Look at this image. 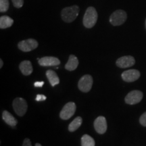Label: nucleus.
Instances as JSON below:
<instances>
[{
	"label": "nucleus",
	"instance_id": "0eeeda50",
	"mask_svg": "<svg viewBox=\"0 0 146 146\" xmlns=\"http://www.w3.org/2000/svg\"><path fill=\"white\" fill-rule=\"evenodd\" d=\"M76 109V105L74 102H68L61 110L60 113V118L62 120H68L74 115Z\"/></svg>",
	"mask_w": 146,
	"mask_h": 146
},
{
	"label": "nucleus",
	"instance_id": "f3484780",
	"mask_svg": "<svg viewBox=\"0 0 146 146\" xmlns=\"http://www.w3.org/2000/svg\"><path fill=\"white\" fill-rule=\"evenodd\" d=\"M14 20L8 16H3L0 17V28L4 29L9 28L13 25Z\"/></svg>",
	"mask_w": 146,
	"mask_h": 146
},
{
	"label": "nucleus",
	"instance_id": "a878e982",
	"mask_svg": "<svg viewBox=\"0 0 146 146\" xmlns=\"http://www.w3.org/2000/svg\"><path fill=\"white\" fill-rule=\"evenodd\" d=\"M3 60L1 59H0V68H2L3 66Z\"/></svg>",
	"mask_w": 146,
	"mask_h": 146
},
{
	"label": "nucleus",
	"instance_id": "aec40b11",
	"mask_svg": "<svg viewBox=\"0 0 146 146\" xmlns=\"http://www.w3.org/2000/svg\"><path fill=\"white\" fill-rule=\"evenodd\" d=\"M9 8L8 0H0V12H5Z\"/></svg>",
	"mask_w": 146,
	"mask_h": 146
},
{
	"label": "nucleus",
	"instance_id": "39448f33",
	"mask_svg": "<svg viewBox=\"0 0 146 146\" xmlns=\"http://www.w3.org/2000/svg\"><path fill=\"white\" fill-rule=\"evenodd\" d=\"M38 42L34 39H28L20 41L18 44L19 50L24 52H29L35 50L38 47Z\"/></svg>",
	"mask_w": 146,
	"mask_h": 146
},
{
	"label": "nucleus",
	"instance_id": "a211bd4d",
	"mask_svg": "<svg viewBox=\"0 0 146 146\" xmlns=\"http://www.w3.org/2000/svg\"><path fill=\"white\" fill-rule=\"evenodd\" d=\"M82 122H83V119L80 116L74 118L68 126V131L70 132H74V131L77 130L78 128L81 127Z\"/></svg>",
	"mask_w": 146,
	"mask_h": 146
},
{
	"label": "nucleus",
	"instance_id": "20e7f679",
	"mask_svg": "<svg viewBox=\"0 0 146 146\" xmlns=\"http://www.w3.org/2000/svg\"><path fill=\"white\" fill-rule=\"evenodd\" d=\"M12 106L16 114L20 116L25 115L28 108L27 101L22 98H16V99H14Z\"/></svg>",
	"mask_w": 146,
	"mask_h": 146
},
{
	"label": "nucleus",
	"instance_id": "9b49d317",
	"mask_svg": "<svg viewBox=\"0 0 146 146\" xmlns=\"http://www.w3.org/2000/svg\"><path fill=\"white\" fill-rule=\"evenodd\" d=\"M94 127L97 133L99 134H104L107 130L106 119L104 116H99L95 120Z\"/></svg>",
	"mask_w": 146,
	"mask_h": 146
},
{
	"label": "nucleus",
	"instance_id": "1a4fd4ad",
	"mask_svg": "<svg viewBox=\"0 0 146 146\" xmlns=\"http://www.w3.org/2000/svg\"><path fill=\"white\" fill-rule=\"evenodd\" d=\"M135 63V60L131 56H125L116 60V66L119 68H125L133 66Z\"/></svg>",
	"mask_w": 146,
	"mask_h": 146
},
{
	"label": "nucleus",
	"instance_id": "b1692460",
	"mask_svg": "<svg viewBox=\"0 0 146 146\" xmlns=\"http://www.w3.org/2000/svg\"><path fill=\"white\" fill-rule=\"evenodd\" d=\"M23 146H32L31 142V140L28 138H26L25 140H24Z\"/></svg>",
	"mask_w": 146,
	"mask_h": 146
},
{
	"label": "nucleus",
	"instance_id": "f03ea898",
	"mask_svg": "<svg viewBox=\"0 0 146 146\" xmlns=\"http://www.w3.org/2000/svg\"><path fill=\"white\" fill-rule=\"evenodd\" d=\"M79 10V7L76 5L64 8L61 12L62 19L66 23H72L77 18Z\"/></svg>",
	"mask_w": 146,
	"mask_h": 146
},
{
	"label": "nucleus",
	"instance_id": "bb28decb",
	"mask_svg": "<svg viewBox=\"0 0 146 146\" xmlns=\"http://www.w3.org/2000/svg\"><path fill=\"white\" fill-rule=\"evenodd\" d=\"M35 146H42V145H41L40 143H36L35 144Z\"/></svg>",
	"mask_w": 146,
	"mask_h": 146
},
{
	"label": "nucleus",
	"instance_id": "423d86ee",
	"mask_svg": "<svg viewBox=\"0 0 146 146\" xmlns=\"http://www.w3.org/2000/svg\"><path fill=\"white\" fill-rule=\"evenodd\" d=\"M143 94L141 91L133 90L127 95L125 97V102L127 104L135 105L138 104L143 99Z\"/></svg>",
	"mask_w": 146,
	"mask_h": 146
},
{
	"label": "nucleus",
	"instance_id": "412c9836",
	"mask_svg": "<svg viewBox=\"0 0 146 146\" xmlns=\"http://www.w3.org/2000/svg\"><path fill=\"white\" fill-rule=\"evenodd\" d=\"M14 6L16 8H21L24 4V0H12Z\"/></svg>",
	"mask_w": 146,
	"mask_h": 146
},
{
	"label": "nucleus",
	"instance_id": "9d476101",
	"mask_svg": "<svg viewBox=\"0 0 146 146\" xmlns=\"http://www.w3.org/2000/svg\"><path fill=\"white\" fill-rule=\"evenodd\" d=\"M122 78L125 82L131 83L139 79L140 77V72L135 69L126 70L122 74Z\"/></svg>",
	"mask_w": 146,
	"mask_h": 146
},
{
	"label": "nucleus",
	"instance_id": "f8f14e48",
	"mask_svg": "<svg viewBox=\"0 0 146 146\" xmlns=\"http://www.w3.org/2000/svg\"><path fill=\"white\" fill-rule=\"evenodd\" d=\"M39 64L41 66H58L60 64V61L58 58L52 56H46L41 58L38 61Z\"/></svg>",
	"mask_w": 146,
	"mask_h": 146
},
{
	"label": "nucleus",
	"instance_id": "4be33fe9",
	"mask_svg": "<svg viewBox=\"0 0 146 146\" xmlns=\"http://www.w3.org/2000/svg\"><path fill=\"white\" fill-rule=\"evenodd\" d=\"M139 123L142 126L146 127V112L141 115L139 118Z\"/></svg>",
	"mask_w": 146,
	"mask_h": 146
},
{
	"label": "nucleus",
	"instance_id": "6e6552de",
	"mask_svg": "<svg viewBox=\"0 0 146 146\" xmlns=\"http://www.w3.org/2000/svg\"><path fill=\"white\" fill-rule=\"evenodd\" d=\"M93 85V78L91 75L86 74L81 78L78 83V89L84 93H87L91 90Z\"/></svg>",
	"mask_w": 146,
	"mask_h": 146
},
{
	"label": "nucleus",
	"instance_id": "393cba45",
	"mask_svg": "<svg viewBox=\"0 0 146 146\" xmlns=\"http://www.w3.org/2000/svg\"><path fill=\"white\" fill-rule=\"evenodd\" d=\"M43 85H44V82L43 81H36L34 83L35 87H42L43 86Z\"/></svg>",
	"mask_w": 146,
	"mask_h": 146
},
{
	"label": "nucleus",
	"instance_id": "f257e3e1",
	"mask_svg": "<svg viewBox=\"0 0 146 146\" xmlns=\"http://www.w3.org/2000/svg\"><path fill=\"white\" fill-rule=\"evenodd\" d=\"M98 12L95 8L89 7L85 11L83 16V25L87 29H91L95 26L98 21Z\"/></svg>",
	"mask_w": 146,
	"mask_h": 146
},
{
	"label": "nucleus",
	"instance_id": "ddd939ff",
	"mask_svg": "<svg viewBox=\"0 0 146 146\" xmlns=\"http://www.w3.org/2000/svg\"><path fill=\"white\" fill-rule=\"evenodd\" d=\"M19 68L22 73L25 76L30 75L33 70L32 64L29 60H25V61L22 62L19 65Z\"/></svg>",
	"mask_w": 146,
	"mask_h": 146
},
{
	"label": "nucleus",
	"instance_id": "6ab92c4d",
	"mask_svg": "<svg viewBox=\"0 0 146 146\" xmlns=\"http://www.w3.org/2000/svg\"><path fill=\"white\" fill-rule=\"evenodd\" d=\"M94 139L88 135H84L81 137V146H95Z\"/></svg>",
	"mask_w": 146,
	"mask_h": 146
},
{
	"label": "nucleus",
	"instance_id": "5701e85b",
	"mask_svg": "<svg viewBox=\"0 0 146 146\" xmlns=\"http://www.w3.org/2000/svg\"><path fill=\"white\" fill-rule=\"evenodd\" d=\"M47 99L46 96L44 95H37L36 97V101L37 102H41V101H45Z\"/></svg>",
	"mask_w": 146,
	"mask_h": 146
},
{
	"label": "nucleus",
	"instance_id": "dca6fc26",
	"mask_svg": "<svg viewBox=\"0 0 146 146\" xmlns=\"http://www.w3.org/2000/svg\"><path fill=\"white\" fill-rule=\"evenodd\" d=\"M46 76L47 78H48V81L50 82L52 87L56 86V85H58L60 83V79L58 78V76L56 74V72H54V70H48L46 72Z\"/></svg>",
	"mask_w": 146,
	"mask_h": 146
},
{
	"label": "nucleus",
	"instance_id": "4468645a",
	"mask_svg": "<svg viewBox=\"0 0 146 146\" xmlns=\"http://www.w3.org/2000/svg\"><path fill=\"white\" fill-rule=\"evenodd\" d=\"M2 118L4 120L5 123L8 124V125L11 126V127H14L17 125L18 120L16 119L15 118L10 114L8 111L4 110L2 113Z\"/></svg>",
	"mask_w": 146,
	"mask_h": 146
},
{
	"label": "nucleus",
	"instance_id": "2eb2a0df",
	"mask_svg": "<svg viewBox=\"0 0 146 146\" xmlns=\"http://www.w3.org/2000/svg\"><path fill=\"white\" fill-rule=\"evenodd\" d=\"M78 66V60L74 55H70L69 56L68 62L66 64L65 68L69 71H73L77 68Z\"/></svg>",
	"mask_w": 146,
	"mask_h": 146
},
{
	"label": "nucleus",
	"instance_id": "7ed1b4c3",
	"mask_svg": "<svg viewBox=\"0 0 146 146\" xmlns=\"http://www.w3.org/2000/svg\"><path fill=\"white\" fill-rule=\"evenodd\" d=\"M127 18V14L125 11L118 10L114 11L110 16V23L113 26H120L125 23Z\"/></svg>",
	"mask_w": 146,
	"mask_h": 146
},
{
	"label": "nucleus",
	"instance_id": "cd10ccee",
	"mask_svg": "<svg viewBox=\"0 0 146 146\" xmlns=\"http://www.w3.org/2000/svg\"><path fill=\"white\" fill-rule=\"evenodd\" d=\"M145 28H146V20H145Z\"/></svg>",
	"mask_w": 146,
	"mask_h": 146
}]
</instances>
